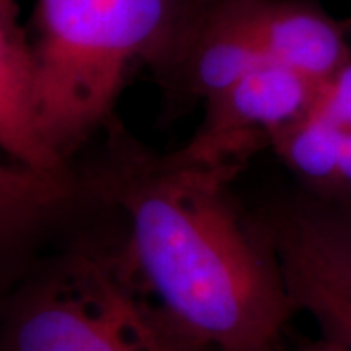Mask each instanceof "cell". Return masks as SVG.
Listing matches in <instances>:
<instances>
[{
    "instance_id": "6da1fadb",
    "label": "cell",
    "mask_w": 351,
    "mask_h": 351,
    "mask_svg": "<svg viewBox=\"0 0 351 351\" xmlns=\"http://www.w3.org/2000/svg\"><path fill=\"white\" fill-rule=\"evenodd\" d=\"M88 174L119 217L117 234L143 291L205 351H276L295 304L267 217L234 197L239 168L158 154L110 121Z\"/></svg>"
},
{
    "instance_id": "7a4b0ae2",
    "label": "cell",
    "mask_w": 351,
    "mask_h": 351,
    "mask_svg": "<svg viewBox=\"0 0 351 351\" xmlns=\"http://www.w3.org/2000/svg\"><path fill=\"white\" fill-rule=\"evenodd\" d=\"M188 12L189 0H38L34 112L61 162L106 129L138 69L162 63Z\"/></svg>"
},
{
    "instance_id": "3957f363",
    "label": "cell",
    "mask_w": 351,
    "mask_h": 351,
    "mask_svg": "<svg viewBox=\"0 0 351 351\" xmlns=\"http://www.w3.org/2000/svg\"><path fill=\"white\" fill-rule=\"evenodd\" d=\"M4 351L205 350L149 299L115 234L76 248L14 297Z\"/></svg>"
},
{
    "instance_id": "277c9868",
    "label": "cell",
    "mask_w": 351,
    "mask_h": 351,
    "mask_svg": "<svg viewBox=\"0 0 351 351\" xmlns=\"http://www.w3.org/2000/svg\"><path fill=\"white\" fill-rule=\"evenodd\" d=\"M318 84L289 69L260 64L234 86L205 101L195 135L180 149L191 162L240 168L279 131L314 110Z\"/></svg>"
},
{
    "instance_id": "5b68a950",
    "label": "cell",
    "mask_w": 351,
    "mask_h": 351,
    "mask_svg": "<svg viewBox=\"0 0 351 351\" xmlns=\"http://www.w3.org/2000/svg\"><path fill=\"white\" fill-rule=\"evenodd\" d=\"M265 63L237 0L189 10L168 55L154 71L176 100L209 101Z\"/></svg>"
},
{
    "instance_id": "8992f818",
    "label": "cell",
    "mask_w": 351,
    "mask_h": 351,
    "mask_svg": "<svg viewBox=\"0 0 351 351\" xmlns=\"http://www.w3.org/2000/svg\"><path fill=\"white\" fill-rule=\"evenodd\" d=\"M297 311L351 351V260L299 201L267 215Z\"/></svg>"
},
{
    "instance_id": "52a82bcc",
    "label": "cell",
    "mask_w": 351,
    "mask_h": 351,
    "mask_svg": "<svg viewBox=\"0 0 351 351\" xmlns=\"http://www.w3.org/2000/svg\"><path fill=\"white\" fill-rule=\"evenodd\" d=\"M265 63L322 84L351 61V39L313 0H237Z\"/></svg>"
},
{
    "instance_id": "ba28073f",
    "label": "cell",
    "mask_w": 351,
    "mask_h": 351,
    "mask_svg": "<svg viewBox=\"0 0 351 351\" xmlns=\"http://www.w3.org/2000/svg\"><path fill=\"white\" fill-rule=\"evenodd\" d=\"M0 149L12 162L39 170L66 168L39 137L32 47L18 22L16 0H0Z\"/></svg>"
},
{
    "instance_id": "9c48e42d",
    "label": "cell",
    "mask_w": 351,
    "mask_h": 351,
    "mask_svg": "<svg viewBox=\"0 0 351 351\" xmlns=\"http://www.w3.org/2000/svg\"><path fill=\"white\" fill-rule=\"evenodd\" d=\"M78 195L69 170H39L25 164H0V246L20 240Z\"/></svg>"
},
{
    "instance_id": "30bf717a",
    "label": "cell",
    "mask_w": 351,
    "mask_h": 351,
    "mask_svg": "<svg viewBox=\"0 0 351 351\" xmlns=\"http://www.w3.org/2000/svg\"><path fill=\"white\" fill-rule=\"evenodd\" d=\"M313 112L332 125L351 131V61L318 86Z\"/></svg>"
},
{
    "instance_id": "8fae6325",
    "label": "cell",
    "mask_w": 351,
    "mask_h": 351,
    "mask_svg": "<svg viewBox=\"0 0 351 351\" xmlns=\"http://www.w3.org/2000/svg\"><path fill=\"white\" fill-rule=\"evenodd\" d=\"M304 205L351 260V205H328L306 197Z\"/></svg>"
},
{
    "instance_id": "7c38bea8",
    "label": "cell",
    "mask_w": 351,
    "mask_h": 351,
    "mask_svg": "<svg viewBox=\"0 0 351 351\" xmlns=\"http://www.w3.org/2000/svg\"><path fill=\"white\" fill-rule=\"evenodd\" d=\"M297 351H348V350H346V348H341L338 341H334L332 338L324 336V338L306 343L304 348H301V350H297Z\"/></svg>"
},
{
    "instance_id": "4fadbf2b",
    "label": "cell",
    "mask_w": 351,
    "mask_h": 351,
    "mask_svg": "<svg viewBox=\"0 0 351 351\" xmlns=\"http://www.w3.org/2000/svg\"><path fill=\"white\" fill-rule=\"evenodd\" d=\"M205 2H211V0H189V10L197 8V6H201V4H205Z\"/></svg>"
},
{
    "instance_id": "5bb4252c",
    "label": "cell",
    "mask_w": 351,
    "mask_h": 351,
    "mask_svg": "<svg viewBox=\"0 0 351 351\" xmlns=\"http://www.w3.org/2000/svg\"><path fill=\"white\" fill-rule=\"evenodd\" d=\"M343 25H346V29H348V36H350V39H351V16L343 20Z\"/></svg>"
}]
</instances>
